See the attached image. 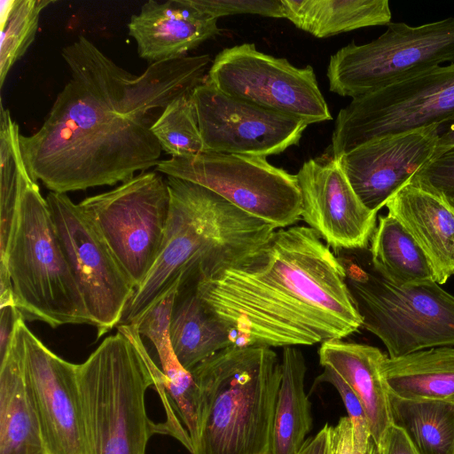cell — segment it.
<instances>
[{"label": "cell", "mask_w": 454, "mask_h": 454, "mask_svg": "<svg viewBox=\"0 0 454 454\" xmlns=\"http://www.w3.org/2000/svg\"><path fill=\"white\" fill-rule=\"evenodd\" d=\"M70 77L40 129L20 135L31 178L67 193L114 185L160 161L154 110L192 93L206 79L208 54L152 63L132 74L80 35L61 51Z\"/></svg>", "instance_id": "1"}, {"label": "cell", "mask_w": 454, "mask_h": 454, "mask_svg": "<svg viewBox=\"0 0 454 454\" xmlns=\"http://www.w3.org/2000/svg\"><path fill=\"white\" fill-rule=\"evenodd\" d=\"M195 280L208 309L241 339L239 345L311 346L343 340L362 326L347 268L309 226L276 230L238 264Z\"/></svg>", "instance_id": "2"}, {"label": "cell", "mask_w": 454, "mask_h": 454, "mask_svg": "<svg viewBox=\"0 0 454 454\" xmlns=\"http://www.w3.org/2000/svg\"><path fill=\"white\" fill-rule=\"evenodd\" d=\"M166 180L170 203L164 239L120 325L137 324L176 283L209 278L238 264L276 231L200 184L170 176Z\"/></svg>", "instance_id": "3"}, {"label": "cell", "mask_w": 454, "mask_h": 454, "mask_svg": "<svg viewBox=\"0 0 454 454\" xmlns=\"http://www.w3.org/2000/svg\"><path fill=\"white\" fill-rule=\"evenodd\" d=\"M190 372L198 389L192 454H270L282 377L278 354L236 344Z\"/></svg>", "instance_id": "4"}, {"label": "cell", "mask_w": 454, "mask_h": 454, "mask_svg": "<svg viewBox=\"0 0 454 454\" xmlns=\"http://www.w3.org/2000/svg\"><path fill=\"white\" fill-rule=\"evenodd\" d=\"M78 378L90 454H145L149 439L161 433L145 408L155 378L135 344L117 331L82 364Z\"/></svg>", "instance_id": "5"}, {"label": "cell", "mask_w": 454, "mask_h": 454, "mask_svg": "<svg viewBox=\"0 0 454 454\" xmlns=\"http://www.w3.org/2000/svg\"><path fill=\"white\" fill-rule=\"evenodd\" d=\"M0 264L12 279L15 306L24 319L57 328L92 325L37 183L25 184L12 238Z\"/></svg>", "instance_id": "6"}, {"label": "cell", "mask_w": 454, "mask_h": 454, "mask_svg": "<svg viewBox=\"0 0 454 454\" xmlns=\"http://www.w3.org/2000/svg\"><path fill=\"white\" fill-rule=\"evenodd\" d=\"M347 284L362 326L382 341L389 357L454 345V296L437 282L400 286L372 266L352 265Z\"/></svg>", "instance_id": "7"}, {"label": "cell", "mask_w": 454, "mask_h": 454, "mask_svg": "<svg viewBox=\"0 0 454 454\" xmlns=\"http://www.w3.org/2000/svg\"><path fill=\"white\" fill-rule=\"evenodd\" d=\"M387 27L376 39L351 43L330 57L332 92L355 98L454 62V17L420 26L391 21Z\"/></svg>", "instance_id": "8"}, {"label": "cell", "mask_w": 454, "mask_h": 454, "mask_svg": "<svg viewBox=\"0 0 454 454\" xmlns=\"http://www.w3.org/2000/svg\"><path fill=\"white\" fill-rule=\"evenodd\" d=\"M454 121V62L352 98L334 123L330 154L338 159L372 139Z\"/></svg>", "instance_id": "9"}, {"label": "cell", "mask_w": 454, "mask_h": 454, "mask_svg": "<svg viewBox=\"0 0 454 454\" xmlns=\"http://www.w3.org/2000/svg\"><path fill=\"white\" fill-rule=\"evenodd\" d=\"M155 170L200 184L276 230L301 219L296 175L265 157L202 152L160 160Z\"/></svg>", "instance_id": "10"}, {"label": "cell", "mask_w": 454, "mask_h": 454, "mask_svg": "<svg viewBox=\"0 0 454 454\" xmlns=\"http://www.w3.org/2000/svg\"><path fill=\"white\" fill-rule=\"evenodd\" d=\"M167 180L145 171L79 203L134 283L144 282L159 255L169 212Z\"/></svg>", "instance_id": "11"}, {"label": "cell", "mask_w": 454, "mask_h": 454, "mask_svg": "<svg viewBox=\"0 0 454 454\" xmlns=\"http://www.w3.org/2000/svg\"><path fill=\"white\" fill-rule=\"evenodd\" d=\"M206 80L228 96L298 117L309 125L333 119L311 66L296 67L251 43L220 51Z\"/></svg>", "instance_id": "12"}, {"label": "cell", "mask_w": 454, "mask_h": 454, "mask_svg": "<svg viewBox=\"0 0 454 454\" xmlns=\"http://www.w3.org/2000/svg\"><path fill=\"white\" fill-rule=\"evenodd\" d=\"M45 200L98 339L120 325L136 286L79 204L54 192Z\"/></svg>", "instance_id": "13"}, {"label": "cell", "mask_w": 454, "mask_h": 454, "mask_svg": "<svg viewBox=\"0 0 454 454\" xmlns=\"http://www.w3.org/2000/svg\"><path fill=\"white\" fill-rule=\"evenodd\" d=\"M204 152L267 157L299 144L308 123L228 96L205 79L192 92Z\"/></svg>", "instance_id": "14"}, {"label": "cell", "mask_w": 454, "mask_h": 454, "mask_svg": "<svg viewBox=\"0 0 454 454\" xmlns=\"http://www.w3.org/2000/svg\"><path fill=\"white\" fill-rule=\"evenodd\" d=\"M18 323L26 379L47 454H90L78 364L50 350Z\"/></svg>", "instance_id": "15"}, {"label": "cell", "mask_w": 454, "mask_h": 454, "mask_svg": "<svg viewBox=\"0 0 454 454\" xmlns=\"http://www.w3.org/2000/svg\"><path fill=\"white\" fill-rule=\"evenodd\" d=\"M301 219L333 249L367 247L377 213L359 200L339 160L323 155L303 163L296 174Z\"/></svg>", "instance_id": "16"}, {"label": "cell", "mask_w": 454, "mask_h": 454, "mask_svg": "<svg viewBox=\"0 0 454 454\" xmlns=\"http://www.w3.org/2000/svg\"><path fill=\"white\" fill-rule=\"evenodd\" d=\"M440 126L377 137L338 158L354 192L378 213L434 155Z\"/></svg>", "instance_id": "17"}, {"label": "cell", "mask_w": 454, "mask_h": 454, "mask_svg": "<svg viewBox=\"0 0 454 454\" xmlns=\"http://www.w3.org/2000/svg\"><path fill=\"white\" fill-rule=\"evenodd\" d=\"M217 19L206 15L187 0H149L128 23L138 56L152 63L186 56L220 34Z\"/></svg>", "instance_id": "18"}, {"label": "cell", "mask_w": 454, "mask_h": 454, "mask_svg": "<svg viewBox=\"0 0 454 454\" xmlns=\"http://www.w3.org/2000/svg\"><path fill=\"white\" fill-rule=\"evenodd\" d=\"M427 256L439 285L454 275V207L414 178L386 204Z\"/></svg>", "instance_id": "19"}, {"label": "cell", "mask_w": 454, "mask_h": 454, "mask_svg": "<svg viewBox=\"0 0 454 454\" xmlns=\"http://www.w3.org/2000/svg\"><path fill=\"white\" fill-rule=\"evenodd\" d=\"M318 356L320 364L334 371L360 400L372 436L382 453L393 425L389 393L382 373L387 356L376 347L332 340L321 344Z\"/></svg>", "instance_id": "20"}, {"label": "cell", "mask_w": 454, "mask_h": 454, "mask_svg": "<svg viewBox=\"0 0 454 454\" xmlns=\"http://www.w3.org/2000/svg\"><path fill=\"white\" fill-rule=\"evenodd\" d=\"M0 454H47L26 379L18 325L0 362Z\"/></svg>", "instance_id": "21"}, {"label": "cell", "mask_w": 454, "mask_h": 454, "mask_svg": "<svg viewBox=\"0 0 454 454\" xmlns=\"http://www.w3.org/2000/svg\"><path fill=\"white\" fill-rule=\"evenodd\" d=\"M169 336L177 360L189 372L218 351L237 344L231 329L199 294L195 278L178 287Z\"/></svg>", "instance_id": "22"}, {"label": "cell", "mask_w": 454, "mask_h": 454, "mask_svg": "<svg viewBox=\"0 0 454 454\" xmlns=\"http://www.w3.org/2000/svg\"><path fill=\"white\" fill-rule=\"evenodd\" d=\"M388 393L409 400L454 403V348L436 347L391 358L382 364Z\"/></svg>", "instance_id": "23"}, {"label": "cell", "mask_w": 454, "mask_h": 454, "mask_svg": "<svg viewBox=\"0 0 454 454\" xmlns=\"http://www.w3.org/2000/svg\"><path fill=\"white\" fill-rule=\"evenodd\" d=\"M284 18L315 37L325 38L374 26H387V0H281Z\"/></svg>", "instance_id": "24"}, {"label": "cell", "mask_w": 454, "mask_h": 454, "mask_svg": "<svg viewBox=\"0 0 454 454\" xmlns=\"http://www.w3.org/2000/svg\"><path fill=\"white\" fill-rule=\"evenodd\" d=\"M270 454H298L313 426L311 403L305 392V358L295 347L283 348Z\"/></svg>", "instance_id": "25"}, {"label": "cell", "mask_w": 454, "mask_h": 454, "mask_svg": "<svg viewBox=\"0 0 454 454\" xmlns=\"http://www.w3.org/2000/svg\"><path fill=\"white\" fill-rule=\"evenodd\" d=\"M372 269L400 286L436 282L422 249L391 215H380L371 239Z\"/></svg>", "instance_id": "26"}, {"label": "cell", "mask_w": 454, "mask_h": 454, "mask_svg": "<svg viewBox=\"0 0 454 454\" xmlns=\"http://www.w3.org/2000/svg\"><path fill=\"white\" fill-rule=\"evenodd\" d=\"M389 400L393 425L406 433L419 454H454V403L391 394Z\"/></svg>", "instance_id": "27"}, {"label": "cell", "mask_w": 454, "mask_h": 454, "mask_svg": "<svg viewBox=\"0 0 454 454\" xmlns=\"http://www.w3.org/2000/svg\"><path fill=\"white\" fill-rule=\"evenodd\" d=\"M19 126L1 104L0 112V258L4 257L13 231L20 197L31 178L20 146Z\"/></svg>", "instance_id": "28"}, {"label": "cell", "mask_w": 454, "mask_h": 454, "mask_svg": "<svg viewBox=\"0 0 454 454\" xmlns=\"http://www.w3.org/2000/svg\"><path fill=\"white\" fill-rule=\"evenodd\" d=\"M151 130L161 150L171 157L204 152L192 93L170 102L155 119Z\"/></svg>", "instance_id": "29"}, {"label": "cell", "mask_w": 454, "mask_h": 454, "mask_svg": "<svg viewBox=\"0 0 454 454\" xmlns=\"http://www.w3.org/2000/svg\"><path fill=\"white\" fill-rule=\"evenodd\" d=\"M51 0H16L8 18L0 22V85L35 38L42 11Z\"/></svg>", "instance_id": "30"}, {"label": "cell", "mask_w": 454, "mask_h": 454, "mask_svg": "<svg viewBox=\"0 0 454 454\" xmlns=\"http://www.w3.org/2000/svg\"><path fill=\"white\" fill-rule=\"evenodd\" d=\"M179 285V283L173 285L136 324L140 335L149 339L155 347L160 361L175 354L170 341L169 326Z\"/></svg>", "instance_id": "31"}, {"label": "cell", "mask_w": 454, "mask_h": 454, "mask_svg": "<svg viewBox=\"0 0 454 454\" xmlns=\"http://www.w3.org/2000/svg\"><path fill=\"white\" fill-rule=\"evenodd\" d=\"M188 4L215 19L235 14L284 18L281 0H187Z\"/></svg>", "instance_id": "32"}, {"label": "cell", "mask_w": 454, "mask_h": 454, "mask_svg": "<svg viewBox=\"0 0 454 454\" xmlns=\"http://www.w3.org/2000/svg\"><path fill=\"white\" fill-rule=\"evenodd\" d=\"M412 178L437 192L454 207V145L435 153Z\"/></svg>", "instance_id": "33"}, {"label": "cell", "mask_w": 454, "mask_h": 454, "mask_svg": "<svg viewBox=\"0 0 454 454\" xmlns=\"http://www.w3.org/2000/svg\"><path fill=\"white\" fill-rule=\"evenodd\" d=\"M329 447L330 454H381L372 437L363 438L356 434L348 416L330 427Z\"/></svg>", "instance_id": "34"}, {"label": "cell", "mask_w": 454, "mask_h": 454, "mask_svg": "<svg viewBox=\"0 0 454 454\" xmlns=\"http://www.w3.org/2000/svg\"><path fill=\"white\" fill-rule=\"evenodd\" d=\"M323 382L333 385L338 391L356 434L364 438L372 437L363 405L351 387L329 367H324L323 372L315 380V383Z\"/></svg>", "instance_id": "35"}, {"label": "cell", "mask_w": 454, "mask_h": 454, "mask_svg": "<svg viewBox=\"0 0 454 454\" xmlns=\"http://www.w3.org/2000/svg\"><path fill=\"white\" fill-rule=\"evenodd\" d=\"M24 318L20 310L8 305L0 308V362H2L11 348L18 322Z\"/></svg>", "instance_id": "36"}, {"label": "cell", "mask_w": 454, "mask_h": 454, "mask_svg": "<svg viewBox=\"0 0 454 454\" xmlns=\"http://www.w3.org/2000/svg\"><path fill=\"white\" fill-rule=\"evenodd\" d=\"M381 454H419L406 433L392 425Z\"/></svg>", "instance_id": "37"}, {"label": "cell", "mask_w": 454, "mask_h": 454, "mask_svg": "<svg viewBox=\"0 0 454 454\" xmlns=\"http://www.w3.org/2000/svg\"><path fill=\"white\" fill-rule=\"evenodd\" d=\"M8 305L15 306V296L8 270L0 264V308Z\"/></svg>", "instance_id": "38"}, {"label": "cell", "mask_w": 454, "mask_h": 454, "mask_svg": "<svg viewBox=\"0 0 454 454\" xmlns=\"http://www.w3.org/2000/svg\"><path fill=\"white\" fill-rule=\"evenodd\" d=\"M330 427L325 424L315 436L310 437L309 454H330Z\"/></svg>", "instance_id": "39"}, {"label": "cell", "mask_w": 454, "mask_h": 454, "mask_svg": "<svg viewBox=\"0 0 454 454\" xmlns=\"http://www.w3.org/2000/svg\"><path fill=\"white\" fill-rule=\"evenodd\" d=\"M454 145V121L439 127L435 153Z\"/></svg>", "instance_id": "40"}, {"label": "cell", "mask_w": 454, "mask_h": 454, "mask_svg": "<svg viewBox=\"0 0 454 454\" xmlns=\"http://www.w3.org/2000/svg\"><path fill=\"white\" fill-rule=\"evenodd\" d=\"M310 438L307 439L302 449L298 454H309Z\"/></svg>", "instance_id": "41"}]
</instances>
